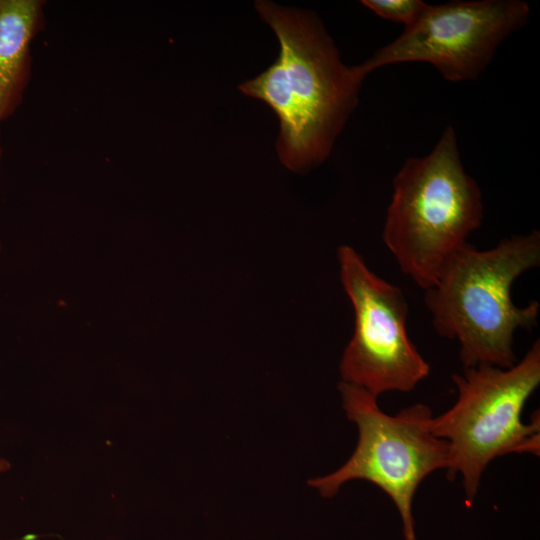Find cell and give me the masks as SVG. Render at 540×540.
<instances>
[{
  "mask_svg": "<svg viewBox=\"0 0 540 540\" xmlns=\"http://www.w3.org/2000/svg\"><path fill=\"white\" fill-rule=\"evenodd\" d=\"M348 419L358 428V443L335 472L309 480L323 497H333L351 480H365L383 490L396 505L406 540H416L412 516L414 495L431 473L448 465L449 448L430 427V408L414 404L395 415L383 412L377 397L342 381L339 386Z\"/></svg>",
  "mask_w": 540,
  "mask_h": 540,
  "instance_id": "5b68a950",
  "label": "cell"
},
{
  "mask_svg": "<svg viewBox=\"0 0 540 540\" xmlns=\"http://www.w3.org/2000/svg\"><path fill=\"white\" fill-rule=\"evenodd\" d=\"M340 278L355 313L353 336L344 350V382L378 397L410 392L429 372L407 332L408 304L403 291L373 273L350 246L338 249Z\"/></svg>",
  "mask_w": 540,
  "mask_h": 540,
  "instance_id": "8992f818",
  "label": "cell"
},
{
  "mask_svg": "<svg viewBox=\"0 0 540 540\" xmlns=\"http://www.w3.org/2000/svg\"><path fill=\"white\" fill-rule=\"evenodd\" d=\"M454 405L432 418V433L447 442V477L461 475L471 505L492 460L510 453L539 456L540 420L522 421L525 403L540 384V342L510 368L477 365L454 374Z\"/></svg>",
  "mask_w": 540,
  "mask_h": 540,
  "instance_id": "277c9868",
  "label": "cell"
},
{
  "mask_svg": "<svg viewBox=\"0 0 540 540\" xmlns=\"http://www.w3.org/2000/svg\"><path fill=\"white\" fill-rule=\"evenodd\" d=\"M529 15V4L521 0L426 4L400 36L357 67L366 77L390 64L427 62L448 81L475 80L501 42L524 26Z\"/></svg>",
  "mask_w": 540,
  "mask_h": 540,
  "instance_id": "52a82bcc",
  "label": "cell"
},
{
  "mask_svg": "<svg viewBox=\"0 0 540 540\" xmlns=\"http://www.w3.org/2000/svg\"><path fill=\"white\" fill-rule=\"evenodd\" d=\"M540 264V232L502 239L495 247L477 250L466 243L426 290L424 302L436 332L460 343L464 368L517 363L513 349L517 329L537 325L540 304L513 303L511 288L527 270Z\"/></svg>",
  "mask_w": 540,
  "mask_h": 540,
  "instance_id": "7a4b0ae2",
  "label": "cell"
},
{
  "mask_svg": "<svg viewBox=\"0 0 540 540\" xmlns=\"http://www.w3.org/2000/svg\"><path fill=\"white\" fill-rule=\"evenodd\" d=\"M12 540H22V539L16 538V539H12Z\"/></svg>",
  "mask_w": 540,
  "mask_h": 540,
  "instance_id": "8fae6325",
  "label": "cell"
},
{
  "mask_svg": "<svg viewBox=\"0 0 540 540\" xmlns=\"http://www.w3.org/2000/svg\"><path fill=\"white\" fill-rule=\"evenodd\" d=\"M362 4L383 19L412 24L420 15L427 3L421 0H364Z\"/></svg>",
  "mask_w": 540,
  "mask_h": 540,
  "instance_id": "9c48e42d",
  "label": "cell"
},
{
  "mask_svg": "<svg viewBox=\"0 0 540 540\" xmlns=\"http://www.w3.org/2000/svg\"><path fill=\"white\" fill-rule=\"evenodd\" d=\"M11 468V464L8 460L0 458V473H4Z\"/></svg>",
  "mask_w": 540,
  "mask_h": 540,
  "instance_id": "30bf717a",
  "label": "cell"
},
{
  "mask_svg": "<svg viewBox=\"0 0 540 540\" xmlns=\"http://www.w3.org/2000/svg\"><path fill=\"white\" fill-rule=\"evenodd\" d=\"M482 218L481 190L447 126L428 155L407 158L394 177L382 239L400 270L427 290Z\"/></svg>",
  "mask_w": 540,
  "mask_h": 540,
  "instance_id": "3957f363",
  "label": "cell"
},
{
  "mask_svg": "<svg viewBox=\"0 0 540 540\" xmlns=\"http://www.w3.org/2000/svg\"><path fill=\"white\" fill-rule=\"evenodd\" d=\"M255 6L275 32L280 52L267 70L239 89L267 103L279 118L281 162L293 171L307 170L329 155L365 77L357 66L341 62L314 14L267 1Z\"/></svg>",
  "mask_w": 540,
  "mask_h": 540,
  "instance_id": "6da1fadb",
  "label": "cell"
},
{
  "mask_svg": "<svg viewBox=\"0 0 540 540\" xmlns=\"http://www.w3.org/2000/svg\"><path fill=\"white\" fill-rule=\"evenodd\" d=\"M43 0H0V165L1 126L20 107L29 86L32 44L45 26Z\"/></svg>",
  "mask_w": 540,
  "mask_h": 540,
  "instance_id": "ba28073f",
  "label": "cell"
}]
</instances>
